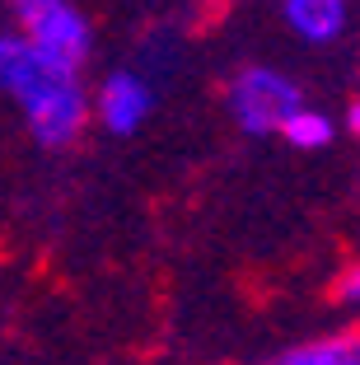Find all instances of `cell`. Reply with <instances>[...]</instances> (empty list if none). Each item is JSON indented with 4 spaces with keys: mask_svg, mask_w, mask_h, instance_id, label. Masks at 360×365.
Instances as JSON below:
<instances>
[{
    "mask_svg": "<svg viewBox=\"0 0 360 365\" xmlns=\"http://www.w3.org/2000/svg\"><path fill=\"white\" fill-rule=\"evenodd\" d=\"M281 19L309 47H332L351 24V0H281Z\"/></svg>",
    "mask_w": 360,
    "mask_h": 365,
    "instance_id": "5",
    "label": "cell"
},
{
    "mask_svg": "<svg viewBox=\"0 0 360 365\" xmlns=\"http://www.w3.org/2000/svg\"><path fill=\"white\" fill-rule=\"evenodd\" d=\"M281 136H286V145H295V150L314 155V150H328V145H332V136H337V122H332L323 108L304 103L295 118L281 127Z\"/></svg>",
    "mask_w": 360,
    "mask_h": 365,
    "instance_id": "7",
    "label": "cell"
},
{
    "mask_svg": "<svg viewBox=\"0 0 360 365\" xmlns=\"http://www.w3.org/2000/svg\"><path fill=\"white\" fill-rule=\"evenodd\" d=\"M0 94L19 108L29 136L43 150H66L89 127L85 71L33 52L14 29H0Z\"/></svg>",
    "mask_w": 360,
    "mask_h": 365,
    "instance_id": "1",
    "label": "cell"
},
{
    "mask_svg": "<svg viewBox=\"0 0 360 365\" xmlns=\"http://www.w3.org/2000/svg\"><path fill=\"white\" fill-rule=\"evenodd\" d=\"M150 118H155V85L140 71H127V66L108 71L89 94V122H98L108 136H136Z\"/></svg>",
    "mask_w": 360,
    "mask_h": 365,
    "instance_id": "4",
    "label": "cell"
},
{
    "mask_svg": "<svg viewBox=\"0 0 360 365\" xmlns=\"http://www.w3.org/2000/svg\"><path fill=\"white\" fill-rule=\"evenodd\" d=\"M272 365H360V328L295 342V346H286V351L276 356Z\"/></svg>",
    "mask_w": 360,
    "mask_h": 365,
    "instance_id": "6",
    "label": "cell"
},
{
    "mask_svg": "<svg viewBox=\"0 0 360 365\" xmlns=\"http://www.w3.org/2000/svg\"><path fill=\"white\" fill-rule=\"evenodd\" d=\"M304 103L309 98H304V89H299V80L286 76L281 66H267V61L239 66L230 76V85H225L230 122L253 140L281 136V127H286Z\"/></svg>",
    "mask_w": 360,
    "mask_h": 365,
    "instance_id": "2",
    "label": "cell"
},
{
    "mask_svg": "<svg viewBox=\"0 0 360 365\" xmlns=\"http://www.w3.org/2000/svg\"><path fill=\"white\" fill-rule=\"evenodd\" d=\"M10 19L33 52L71 71H85L94 56V24L75 0H10Z\"/></svg>",
    "mask_w": 360,
    "mask_h": 365,
    "instance_id": "3",
    "label": "cell"
},
{
    "mask_svg": "<svg viewBox=\"0 0 360 365\" xmlns=\"http://www.w3.org/2000/svg\"><path fill=\"white\" fill-rule=\"evenodd\" d=\"M337 304H360V258L337 277Z\"/></svg>",
    "mask_w": 360,
    "mask_h": 365,
    "instance_id": "8",
    "label": "cell"
},
{
    "mask_svg": "<svg viewBox=\"0 0 360 365\" xmlns=\"http://www.w3.org/2000/svg\"><path fill=\"white\" fill-rule=\"evenodd\" d=\"M341 127H346L351 136L360 140V94H356V98H351V103H346V113H341Z\"/></svg>",
    "mask_w": 360,
    "mask_h": 365,
    "instance_id": "9",
    "label": "cell"
}]
</instances>
